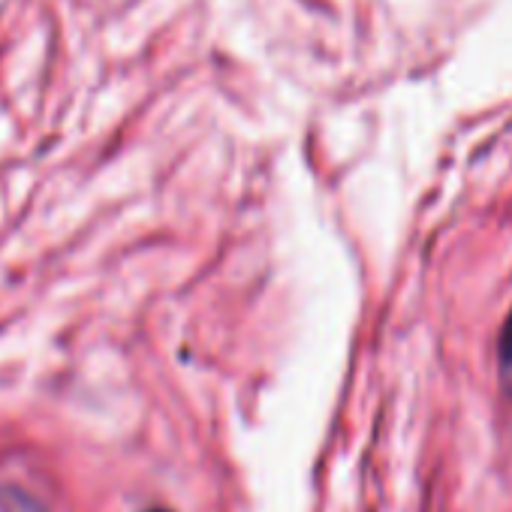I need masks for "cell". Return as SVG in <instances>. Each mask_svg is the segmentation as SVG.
I'll use <instances>...</instances> for the list:
<instances>
[{"label": "cell", "instance_id": "cell-1", "mask_svg": "<svg viewBox=\"0 0 512 512\" xmlns=\"http://www.w3.org/2000/svg\"><path fill=\"white\" fill-rule=\"evenodd\" d=\"M497 371H500L503 392L512 395V308H509L506 323H503L500 338H497Z\"/></svg>", "mask_w": 512, "mask_h": 512}, {"label": "cell", "instance_id": "cell-2", "mask_svg": "<svg viewBox=\"0 0 512 512\" xmlns=\"http://www.w3.org/2000/svg\"><path fill=\"white\" fill-rule=\"evenodd\" d=\"M151 512H169V509H151Z\"/></svg>", "mask_w": 512, "mask_h": 512}]
</instances>
